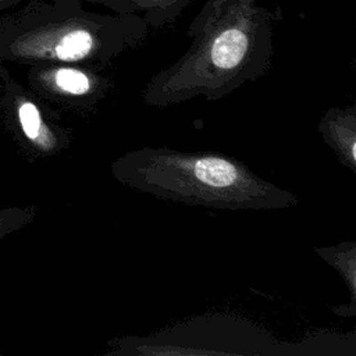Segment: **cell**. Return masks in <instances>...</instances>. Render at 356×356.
I'll use <instances>...</instances> for the list:
<instances>
[{
    "mask_svg": "<svg viewBox=\"0 0 356 356\" xmlns=\"http://www.w3.org/2000/svg\"><path fill=\"white\" fill-rule=\"evenodd\" d=\"M274 19L261 0H206L188 25L189 46L150 76L142 102L157 108L199 96L217 102L259 81L271 67Z\"/></svg>",
    "mask_w": 356,
    "mask_h": 356,
    "instance_id": "6da1fadb",
    "label": "cell"
},
{
    "mask_svg": "<svg viewBox=\"0 0 356 356\" xmlns=\"http://www.w3.org/2000/svg\"><path fill=\"white\" fill-rule=\"evenodd\" d=\"M113 178L165 202L220 211H267L298 204L293 192L256 174L234 156L143 146L111 163Z\"/></svg>",
    "mask_w": 356,
    "mask_h": 356,
    "instance_id": "7a4b0ae2",
    "label": "cell"
},
{
    "mask_svg": "<svg viewBox=\"0 0 356 356\" xmlns=\"http://www.w3.org/2000/svg\"><path fill=\"white\" fill-rule=\"evenodd\" d=\"M149 32L138 15L88 10L83 0H56L42 6L11 36L0 40V63L104 68L140 46Z\"/></svg>",
    "mask_w": 356,
    "mask_h": 356,
    "instance_id": "3957f363",
    "label": "cell"
},
{
    "mask_svg": "<svg viewBox=\"0 0 356 356\" xmlns=\"http://www.w3.org/2000/svg\"><path fill=\"white\" fill-rule=\"evenodd\" d=\"M1 75L6 86L0 104L18 142L40 157L64 152L71 142V129L63 124L61 115L35 92L14 82L6 71Z\"/></svg>",
    "mask_w": 356,
    "mask_h": 356,
    "instance_id": "277c9868",
    "label": "cell"
},
{
    "mask_svg": "<svg viewBox=\"0 0 356 356\" xmlns=\"http://www.w3.org/2000/svg\"><path fill=\"white\" fill-rule=\"evenodd\" d=\"M28 81L40 99L78 111L95 108L113 88V79L103 74V68L82 64L32 65Z\"/></svg>",
    "mask_w": 356,
    "mask_h": 356,
    "instance_id": "5b68a950",
    "label": "cell"
},
{
    "mask_svg": "<svg viewBox=\"0 0 356 356\" xmlns=\"http://www.w3.org/2000/svg\"><path fill=\"white\" fill-rule=\"evenodd\" d=\"M318 134L338 160L356 172V107H332L320 118Z\"/></svg>",
    "mask_w": 356,
    "mask_h": 356,
    "instance_id": "8992f818",
    "label": "cell"
},
{
    "mask_svg": "<svg viewBox=\"0 0 356 356\" xmlns=\"http://www.w3.org/2000/svg\"><path fill=\"white\" fill-rule=\"evenodd\" d=\"M111 13L140 17L147 28L161 29L178 19L192 0H83Z\"/></svg>",
    "mask_w": 356,
    "mask_h": 356,
    "instance_id": "52a82bcc",
    "label": "cell"
},
{
    "mask_svg": "<svg viewBox=\"0 0 356 356\" xmlns=\"http://www.w3.org/2000/svg\"><path fill=\"white\" fill-rule=\"evenodd\" d=\"M314 250L338 270L349 291V303L342 307H334V313L341 317H353L356 314V243L343 242L334 246L314 248Z\"/></svg>",
    "mask_w": 356,
    "mask_h": 356,
    "instance_id": "ba28073f",
    "label": "cell"
},
{
    "mask_svg": "<svg viewBox=\"0 0 356 356\" xmlns=\"http://www.w3.org/2000/svg\"><path fill=\"white\" fill-rule=\"evenodd\" d=\"M36 216L35 207H3L0 209V241L10 234L28 225Z\"/></svg>",
    "mask_w": 356,
    "mask_h": 356,
    "instance_id": "9c48e42d",
    "label": "cell"
},
{
    "mask_svg": "<svg viewBox=\"0 0 356 356\" xmlns=\"http://www.w3.org/2000/svg\"><path fill=\"white\" fill-rule=\"evenodd\" d=\"M21 0H0V11L7 8V7H11V6H15L17 3H19Z\"/></svg>",
    "mask_w": 356,
    "mask_h": 356,
    "instance_id": "30bf717a",
    "label": "cell"
}]
</instances>
